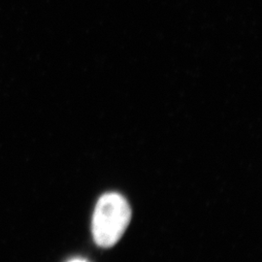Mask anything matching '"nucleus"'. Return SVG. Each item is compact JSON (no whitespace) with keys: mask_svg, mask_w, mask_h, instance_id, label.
Masks as SVG:
<instances>
[{"mask_svg":"<svg viewBox=\"0 0 262 262\" xmlns=\"http://www.w3.org/2000/svg\"><path fill=\"white\" fill-rule=\"evenodd\" d=\"M130 217V207L124 197L114 192L100 197L93 217L95 243L103 248L116 245L129 225Z\"/></svg>","mask_w":262,"mask_h":262,"instance_id":"obj_1","label":"nucleus"},{"mask_svg":"<svg viewBox=\"0 0 262 262\" xmlns=\"http://www.w3.org/2000/svg\"><path fill=\"white\" fill-rule=\"evenodd\" d=\"M70 262H88L84 260V259H73V260H71Z\"/></svg>","mask_w":262,"mask_h":262,"instance_id":"obj_2","label":"nucleus"}]
</instances>
